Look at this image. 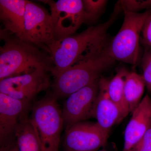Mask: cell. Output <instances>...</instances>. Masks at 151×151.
I'll return each mask as SVG.
<instances>
[{"label":"cell","instance_id":"19","mask_svg":"<svg viewBox=\"0 0 151 151\" xmlns=\"http://www.w3.org/2000/svg\"><path fill=\"white\" fill-rule=\"evenodd\" d=\"M144 52L142 54L141 64L143 71L142 76L148 91L151 93V47L143 46Z\"/></svg>","mask_w":151,"mask_h":151},{"label":"cell","instance_id":"10","mask_svg":"<svg viewBox=\"0 0 151 151\" xmlns=\"http://www.w3.org/2000/svg\"><path fill=\"white\" fill-rule=\"evenodd\" d=\"M99 79L67 97L62 108L65 129L78 122L93 118L94 107L99 92Z\"/></svg>","mask_w":151,"mask_h":151},{"label":"cell","instance_id":"15","mask_svg":"<svg viewBox=\"0 0 151 151\" xmlns=\"http://www.w3.org/2000/svg\"><path fill=\"white\" fill-rule=\"evenodd\" d=\"M145 87L142 75L135 72H128L125 79L124 94L130 113L140 103Z\"/></svg>","mask_w":151,"mask_h":151},{"label":"cell","instance_id":"6","mask_svg":"<svg viewBox=\"0 0 151 151\" xmlns=\"http://www.w3.org/2000/svg\"><path fill=\"white\" fill-rule=\"evenodd\" d=\"M24 39L50 54L55 43L50 13L37 4L27 0L25 11Z\"/></svg>","mask_w":151,"mask_h":151},{"label":"cell","instance_id":"20","mask_svg":"<svg viewBox=\"0 0 151 151\" xmlns=\"http://www.w3.org/2000/svg\"><path fill=\"white\" fill-rule=\"evenodd\" d=\"M122 8L133 12L145 9H151V0L150 1H120Z\"/></svg>","mask_w":151,"mask_h":151},{"label":"cell","instance_id":"18","mask_svg":"<svg viewBox=\"0 0 151 151\" xmlns=\"http://www.w3.org/2000/svg\"><path fill=\"white\" fill-rule=\"evenodd\" d=\"M83 7L85 23L92 24L97 21L105 9L108 1L104 0H84Z\"/></svg>","mask_w":151,"mask_h":151},{"label":"cell","instance_id":"4","mask_svg":"<svg viewBox=\"0 0 151 151\" xmlns=\"http://www.w3.org/2000/svg\"><path fill=\"white\" fill-rule=\"evenodd\" d=\"M52 93L35 103L29 120L41 146V151H58L64 127L62 109Z\"/></svg>","mask_w":151,"mask_h":151},{"label":"cell","instance_id":"24","mask_svg":"<svg viewBox=\"0 0 151 151\" xmlns=\"http://www.w3.org/2000/svg\"><path fill=\"white\" fill-rule=\"evenodd\" d=\"M97 151H107L106 150H99Z\"/></svg>","mask_w":151,"mask_h":151},{"label":"cell","instance_id":"14","mask_svg":"<svg viewBox=\"0 0 151 151\" xmlns=\"http://www.w3.org/2000/svg\"><path fill=\"white\" fill-rule=\"evenodd\" d=\"M26 2L27 0L0 1V20L4 29L23 39Z\"/></svg>","mask_w":151,"mask_h":151},{"label":"cell","instance_id":"1","mask_svg":"<svg viewBox=\"0 0 151 151\" xmlns=\"http://www.w3.org/2000/svg\"><path fill=\"white\" fill-rule=\"evenodd\" d=\"M122 10V5L119 1L107 21L91 26L82 32L55 42L50 52L54 63L51 73L54 78L72 65L107 47L109 44L107 42V32Z\"/></svg>","mask_w":151,"mask_h":151},{"label":"cell","instance_id":"7","mask_svg":"<svg viewBox=\"0 0 151 151\" xmlns=\"http://www.w3.org/2000/svg\"><path fill=\"white\" fill-rule=\"evenodd\" d=\"M48 5L52 19L55 39L61 40L75 34L85 23L83 1H42Z\"/></svg>","mask_w":151,"mask_h":151},{"label":"cell","instance_id":"13","mask_svg":"<svg viewBox=\"0 0 151 151\" xmlns=\"http://www.w3.org/2000/svg\"><path fill=\"white\" fill-rule=\"evenodd\" d=\"M109 80L101 77L99 79V89L94 107L93 118L107 134L112 127L120 123L124 118L117 105L109 96L108 85Z\"/></svg>","mask_w":151,"mask_h":151},{"label":"cell","instance_id":"2","mask_svg":"<svg viewBox=\"0 0 151 151\" xmlns=\"http://www.w3.org/2000/svg\"><path fill=\"white\" fill-rule=\"evenodd\" d=\"M0 81L27 74L38 69L51 73L54 63L48 52L34 44L1 29Z\"/></svg>","mask_w":151,"mask_h":151},{"label":"cell","instance_id":"16","mask_svg":"<svg viewBox=\"0 0 151 151\" xmlns=\"http://www.w3.org/2000/svg\"><path fill=\"white\" fill-rule=\"evenodd\" d=\"M129 71L126 68H120L116 75L108 81V91L111 100L119 107L124 119L129 113L125 94L124 85Z\"/></svg>","mask_w":151,"mask_h":151},{"label":"cell","instance_id":"9","mask_svg":"<svg viewBox=\"0 0 151 151\" xmlns=\"http://www.w3.org/2000/svg\"><path fill=\"white\" fill-rule=\"evenodd\" d=\"M108 137L97 122H78L65 129L63 147L65 151H97Z\"/></svg>","mask_w":151,"mask_h":151},{"label":"cell","instance_id":"3","mask_svg":"<svg viewBox=\"0 0 151 151\" xmlns=\"http://www.w3.org/2000/svg\"><path fill=\"white\" fill-rule=\"evenodd\" d=\"M115 62L108 54L107 47L102 51L72 65L54 78L51 85L52 93L57 99L67 98L100 79L102 73Z\"/></svg>","mask_w":151,"mask_h":151},{"label":"cell","instance_id":"12","mask_svg":"<svg viewBox=\"0 0 151 151\" xmlns=\"http://www.w3.org/2000/svg\"><path fill=\"white\" fill-rule=\"evenodd\" d=\"M131 114L124 133L123 151H129L151 127V98L148 94L143 97Z\"/></svg>","mask_w":151,"mask_h":151},{"label":"cell","instance_id":"22","mask_svg":"<svg viewBox=\"0 0 151 151\" xmlns=\"http://www.w3.org/2000/svg\"><path fill=\"white\" fill-rule=\"evenodd\" d=\"M129 151H151V127Z\"/></svg>","mask_w":151,"mask_h":151},{"label":"cell","instance_id":"17","mask_svg":"<svg viewBox=\"0 0 151 151\" xmlns=\"http://www.w3.org/2000/svg\"><path fill=\"white\" fill-rule=\"evenodd\" d=\"M15 139L18 151H41L40 143L28 116L19 124Z\"/></svg>","mask_w":151,"mask_h":151},{"label":"cell","instance_id":"8","mask_svg":"<svg viewBox=\"0 0 151 151\" xmlns=\"http://www.w3.org/2000/svg\"><path fill=\"white\" fill-rule=\"evenodd\" d=\"M48 72L38 69L27 74L4 78L0 81V92L30 104L39 93L51 86Z\"/></svg>","mask_w":151,"mask_h":151},{"label":"cell","instance_id":"5","mask_svg":"<svg viewBox=\"0 0 151 151\" xmlns=\"http://www.w3.org/2000/svg\"><path fill=\"white\" fill-rule=\"evenodd\" d=\"M124 19L119 32L107 46L109 55L114 60L137 65L140 63V37L142 29L151 9L142 13L123 8Z\"/></svg>","mask_w":151,"mask_h":151},{"label":"cell","instance_id":"21","mask_svg":"<svg viewBox=\"0 0 151 151\" xmlns=\"http://www.w3.org/2000/svg\"><path fill=\"white\" fill-rule=\"evenodd\" d=\"M140 43L142 46L151 47V13L143 25L141 34Z\"/></svg>","mask_w":151,"mask_h":151},{"label":"cell","instance_id":"23","mask_svg":"<svg viewBox=\"0 0 151 151\" xmlns=\"http://www.w3.org/2000/svg\"><path fill=\"white\" fill-rule=\"evenodd\" d=\"M0 151H18L16 140L8 145L1 147Z\"/></svg>","mask_w":151,"mask_h":151},{"label":"cell","instance_id":"11","mask_svg":"<svg viewBox=\"0 0 151 151\" xmlns=\"http://www.w3.org/2000/svg\"><path fill=\"white\" fill-rule=\"evenodd\" d=\"M30 104L0 92V145L15 140V135L21 122L27 117Z\"/></svg>","mask_w":151,"mask_h":151}]
</instances>
